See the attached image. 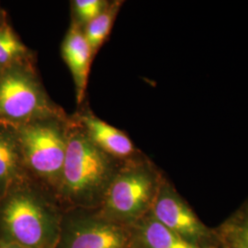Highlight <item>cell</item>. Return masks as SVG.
<instances>
[{
  "label": "cell",
  "instance_id": "cell-1",
  "mask_svg": "<svg viewBox=\"0 0 248 248\" xmlns=\"http://www.w3.org/2000/svg\"><path fill=\"white\" fill-rule=\"evenodd\" d=\"M117 162L118 160L92 142L72 116L62 177L57 190L64 199L77 205L102 203L119 169Z\"/></svg>",
  "mask_w": 248,
  "mask_h": 248
},
{
  "label": "cell",
  "instance_id": "cell-2",
  "mask_svg": "<svg viewBox=\"0 0 248 248\" xmlns=\"http://www.w3.org/2000/svg\"><path fill=\"white\" fill-rule=\"evenodd\" d=\"M64 115L46 93L33 58L0 70V123L17 126Z\"/></svg>",
  "mask_w": 248,
  "mask_h": 248
},
{
  "label": "cell",
  "instance_id": "cell-3",
  "mask_svg": "<svg viewBox=\"0 0 248 248\" xmlns=\"http://www.w3.org/2000/svg\"><path fill=\"white\" fill-rule=\"evenodd\" d=\"M70 116H53L15 126L25 169L58 189L67 147Z\"/></svg>",
  "mask_w": 248,
  "mask_h": 248
},
{
  "label": "cell",
  "instance_id": "cell-4",
  "mask_svg": "<svg viewBox=\"0 0 248 248\" xmlns=\"http://www.w3.org/2000/svg\"><path fill=\"white\" fill-rule=\"evenodd\" d=\"M162 177L143 155L123 162L103 199L107 216L120 222H137L150 212Z\"/></svg>",
  "mask_w": 248,
  "mask_h": 248
},
{
  "label": "cell",
  "instance_id": "cell-5",
  "mask_svg": "<svg viewBox=\"0 0 248 248\" xmlns=\"http://www.w3.org/2000/svg\"><path fill=\"white\" fill-rule=\"evenodd\" d=\"M21 179L0 201V217L13 243L27 248H49L55 236L50 209Z\"/></svg>",
  "mask_w": 248,
  "mask_h": 248
},
{
  "label": "cell",
  "instance_id": "cell-6",
  "mask_svg": "<svg viewBox=\"0 0 248 248\" xmlns=\"http://www.w3.org/2000/svg\"><path fill=\"white\" fill-rule=\"evenodd\" d=\"M149 213L169 230L202 248H216L215 232L209 229L167 179L162 177Z\"/></svg>",
  "mask_w": 248,
  "mask_h": 248
},
{
  "label": "cell",
  "instance_id": "cell-7",
  "mask_svg": "<svg viewBox=\"0 0 248 248\" xmlns=\"http://www.w3.org/2000/svg\"><path fill=\"white\" fill-rule=\"evenodd\" d=\"M73 117L92 142L114 159L124 162L142 155L126 133L107 124L88 108H82Z\"/></svg>",
  "mask_w": 248,
  "mask_h": 248
},
{
  "label": "cell",
  "instance_id": "cell-8",
  "mask_svg": "<svg viewBox=\"0 0 248 248\" xmlns=\"http://www.w3.org/2000/svg\"><path fill=\"white\" fill-rule=\"evenodd\" d=\"M61 50L62 59L71 72L77 102L80 105L86 97L93 56L83 28L73 20L63 38Z\"/></svg>",
  "mask_w": 248,
  "mask_h": 248
},
{
  "label": "cell",
  "instance_id": "cell-9",
  "mask_svg": "<svg viewBox=\"0 0 248 248\" xmlns=\"http://www.w3.org/2000/svg\"><path fill=\"white\" fill-rule=\"evenodd\" d=\"M129 237L121 227L105 221L78 223L65 240L64 248H128Z\"/></svg>",
  "mask_w": 248,
  "mask_h": 248
},
{
  "label": "cell",
  "instance_id": "cell-10",
  "mask_svg": "<svg viewBox=\"0 0 248 248\" xmlns=\"http://www.w3.org/2000/svg\"><path fill=\"white\" fill-rule=\"evenodd\" d=\"M25 169L14 125L0 123V200L23 179Z\"/></svg>",
  "mask_w": 248,
  "mask_h": 248
},
{
  "label": "cell",
  "instance_id": "cell-11",
  "mask_svg": "<svg viewBox=\"0 0 248 248\" xmlns=\"http://www.w3.org/2000/svg\"><path fill=\"white\" fill-rule=\"evenodd\" d=\"M136 241L141 248H202L158 222L150 213L137 222Z\"/></svg>",
  "mask_w": 248,
  "mask_h": 248
},
{
  "label": "cell",
  "instance_id": "cell-12",
  "mask_svg": "<svg viewBox=\"0 0 248 248\" xmlns=\"http://www.w3.org/2000/svg\"><path fill=\"white\" fill-rule=\"evenodd\" d=\"M123 1H111L97 18L83 28L93 58L105 43L113 27L117 15L123 6Z\"/></svg>",
  "mask_w": 248,
  "mask_h": 248
},
{
  "label": "cell",
  "instance_id": "cell-13",
  "mask_svg": "<svg viewBox=\"0 0 248 248\" xmlns=\"http://www.w3.org/2000/svg\"><path fill=\"white\" fill-rule=\"evenodd\" d=\"M222 248H248V202L215 232Z\"/></svg>",
  "mask_w": 248,
  "mask_h": 248
},
{
  "label": "cell",
  "instance_id": "cell-14",
  "mask_svg": "<svg viewBox=\"0 0 248 248\" xmlns=\"http://www.w3.org/2000/svg\"><path fill=\"white\" fill-rule=\"evenodd\" d=\"M33 58L9 20L0 24V70Z\"/></svg>",
  "mask_w": 248,
  "mask_h": 248
},
{
  "label": "cell",
  "instance_id": "cell-15",
  "mask_svg": "<svg viewBox=\"0 0 248 248\" xmlns=\"http://www.w3.org/2000/svg\"><path fill=\"white\" fill-rule=\"evenodd\" d=\"M109 1L106 0H74L72 1V20L86 26L106 9Z\"/></svg>",
  "mask_w": 248,
  "mask_h": 248
},
{
  "label": "cell",
  "instance_id": "cell-16",
  "mask_svg": "<svg viewBox=\"0 0 248 248\" xmlns=\"http://www.w3.org/2000/svg\"><path fill=\"white\" fill-rule=\"evenodd\" d=\"M0 248H27L22 247V246H19L16 243H9V244H3L1 245Z\"/></svg>",
  "mask_w": 248,
  "mask_h": 248
},
{
  "label": "cell",
  "instance_id": "cell-17",
  "mask_svg": "<svg viewBox=\"0 0 248 248\" xmlns=\"http://www.w3.org/2000/svg\"><path fill=\"white\" fill-rule=\"evenodd\" d=\"M7 20H8L7 14H6V12L4 11V9H2L1 6H0V24L4 23V22L7 21Z\"/></svg>",
  "mask_w": 248,
  "mask_h": 248
}]
</instances>
